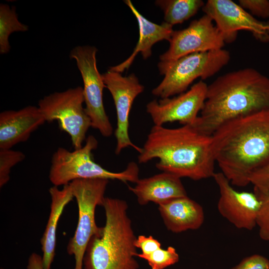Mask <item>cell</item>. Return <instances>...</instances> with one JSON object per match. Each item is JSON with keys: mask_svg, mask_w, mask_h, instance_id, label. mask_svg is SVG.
I'll use <instances>...</instances> for the list:
<instances>
[{"mask_svg": "<svg viewBox=\"0 0 269 269\" xmlns=\"http://www.w3.org/2000/svg\"><path fill=\"white\" fill-rule=\"evenodd\" d=\"M215 162L232 185L245 187L269 162V110L230 120L211 135Z\"/></svg>", "mask_w": 269, "mask_h": 269, "instance_id": "cell-1", "label": "cell"}, {"mask_svg": "<svg viewBox=\"0 0 269 269\" xmlns=\"http://www.w3.org/2000/svg\"><path fill=\"white\" fill-rule=\"evenodd\" d=\"M269 110V78L252 68L226 73L208 85L203 108L191 126L208 136L224 123Z\"/></svg>", "mask_w": 269, "mask_h": 269, "instance_id": "cell-2", "label": "cell"}, {"mask_svg": "<svg viewBox=\"0 0 269 269\" xmlns=\"http://www.w3.org/2000/svg\"><path fill=\"white\" fill-rule=\"evenodd\" d=\"M154 158L159 159L157 169L180 178L199 180L215 173L211 136L190 125L174 129L154 125L137 159L145 163Z\"/></svg>", "mask_w": 269, "mask_h": 269, "instance_id": "cell-3", "label": "cell"}, {"mask_svg": "<svg viewBox=\"0 0 269 269\" xmlns=\"http://www.w3.org/2000/svg\"><path fill=\"white\" fill-rule=\"evenodd\" d=\"M106 222L101 232L90 239L85 253L84 269H138L135 259L136 239L124 200L105 197Z\"/></svg>", "mask_w": 269, "mask_h": 269, "instance_id": "cell-4", "label": "cell"}, {"mask_svg": "<svg viewBox=\"0 0 269 269\" xmlns=\"http://www.w3.org/2000/svg\"><path fill=\"white\" fill-rule=\"evenodd\" d=\"M84 145L73 151L60 147L52 155L49 178L54 186L69 184L81 179H116L123 182L136 183L139 178V167L130 162L126 168L120 172L110 171L96 163L92 151L97 148L98 141L93 135L86 139Z\"/></svg>", "mask_w": 269, "mask_h": 269, "instance_id": "cell-5", "label": "cell"}, {"mask_svg": "<svg viewBox=\"0 0 269 269\" xmlns=\"http://www.w3.org/2000/svg\"><path fill=\"white\" fill-rule=\"evenodd\" d=\"M230 58V52L221 49L191 53L171 62L160 61L157 67L164 78L152 94L160 99L181 94L197 78L205 80L218 72Z\"/></svg>", "mask_w": 269, "mask_h": 269, "instance_id": "cell-6", "label": "cell"}, {"mask_svg": "<svg viewBox=\"0 0 269 269\" xmlns=\"http://www.w3.org/2000/svg\"><path fill=\"white\" fill-rule=\"evenodd\" d=\"M106 179H81L69 183L78 207V224L73 237L69 240L67 251L74 256V269H83V260L91 238L99 234L102 227L95 222V209L102 206L104 194L109 183Z\"/></svg>", "mask_w": 269, "mask_h": 269, "instance_id": "cell-7", "label": "cell"}, {"mask_svg": "<svg viewBox=\"0 0 269 269\" xmlns=\"http://www.w3.org/2000/svg\"><path fill=\"white\" fill-rule=\"evenodd\" d=\"M84 103L83 87L77 86L50 94L38 104L46 122L57 121L61 130L70 136L75 149L83 146L87 131L92 126Z\"/></svg>", "mask_w": 269, "mask_h": 269, "instance_id": "cell-8", "label": "cell"}, {"mask_svg": "<svg viewBox=\"0 0 269 269\" xmlns=\"http://www.w3.org/2000/svg\"><path fill=\"white\" fill-rule=\"evenodd\" d=\"M97 51L93 46H77L70 52L69 57L75 60L82 76L85 109L90 118L91 127L103 136L109 137L113 134V129L104 106L103 90L106 86L97 66Z\"/></svg>", "mask_w": 269, "mask_h": 269, "instance_id": "cell-9", "label": "cell"}, {"mask_svg": "<svg viewBox=\"0 0 269 269\" xmlns=\"http://www.w3.org/2000/svg\"><path fill=\"white\" fill-rule=\"evenodd\" d=\"M202 9L215 22L225 43L234 42L239 30L248 31L257 40L269 42V21L258 20L231 0H208Z\"/></svg>", "mask_w": 269, "mask_h": 269, "instance_id": "cell-10", "label": "cell"}, {"mask_svg": "<svg viewBox=\"0 0 269 269\" xmlns=\"http://www.w3.org/2000/svg\"><path fill=\"white\" fill-rule=\"evenodd\" d=\"M102 75L106 88L113 97L116 109L115 153L119 154L123 149L128 147L134 148L140 153L142 148L134 144L129 135V116L134 100L144 91V86L139 83L134 73L124 76L121 73L109 69Z\"/></svg>", "mask_w": 269, "mask_h": 269, "instance_id": "cell-11", "label": "cell"}, {"mask_svg": "<svg viewBox=\"0 0 269 269\" xmlns=\"http://www.w3.org/2000/svg\"><path fill=\"white\" fill-rule=\"evenodd\" d=\"M208 15L191 21L181 30H174L168 50L159 56L160 61L171 62L185 55L223 49L224 38Z\"/></svg>", "mask_w": 269, "mask_h": 269, "instance_id": "cell-12", "label": "cell"}, {"mask_svg": "<svg viewBox=\"0 0 269 269\" xmlns=\"http://www.w3.org/2000/svg\"><path fill=\"white\" fill-rule=\"evenodd\" d=\"M207 87L208 85L200 80L177 96L149 102L146 106V111L154 126H163L174 122L183 126L192 125L204 105Z\"/></svg>", "mask_w": 269, "mask_h": 269, "instance_id": "cell-13", "label": "cell"}, {"mask_svg": "<svg viewBox=\"0 0 269 269\" xmlns=\"http://www.w3.org/2000/svg\"><path fill=\"white\" fill-rule=\"evenodd\" d=\"M220 191V214L238 229L252 230L256 226L260 201L253 192L238 191L221 172L213 176Z\"/></svg>", "mask_w": 269, "mask_h": 269, "instance_id": "cell-14", "label": "cell"}, {"mask_svg": "<svg viewBox=\"0 0 269 269\" xmlns=\"http://www.w3.org/2000/svg\"><path fill=\"white\" fill-rule=\"evenodd\" d=\"M45 122L38 107L30 105L18 110L2 111L0 113V149H10L26 141Z\"/></svg>", "mask_w": 269, "mask_h": 269, "instance_id": "cell-15", "label": "cell"}, {"mask_svg": "<svg viewBox=\"0 0 269 269\" xmlns=\"http://www.w3.org/2000/svg\"><path fill=\"white\" fill-rule=\"evenodd\" d=\"M128 188L135 195L138 203L141 205L150 202L159 205L187 196L181 178L165 172L139 179L134 187L129 186Z\"/></svg>", "mask_w": 269, "mask_h": 269, "instance_id": "cell-16", "label": "cell"}, {"mask_svg": "<svg viewBox=\"0 0 269 269\" xmlns=\"http://www.w3.org/2000/svg\"><path fill=\"white\" fill-rule=\"evenodd\" d=\"M158 210L166 228L174 233L198 229L204 223L202 207L187 196L159 205Z\"/></svg>", "mask_w": 269, "mask_h": 269, "instance_id": "cell-17", "label": "cell"}, {"mask_svg": "<svg viewBox=\"0 0 269 269\" xmlns=\"http://www.w3.org/2000/svg\"><path fill=\"white\" fill-rule=\"evenodd\" d=\"M135 16L139 28V38L132 54L119 64L110 67V70L122 73L129 68L136 55L140 53L144 59L150 57L151 48L156 43L163 40L169 41L174 30L173 26L163 21L154 23L144 17L135 8L130 0H124Z\"/></svg>", "mask_w": 269, "mask_h": 269, "instance_id": "cell-18", "label": "cell"}, {"mask_svg": "<svg viewBox=\"0 0 269 269\" xmlns=\"http://www.w3.org/2000/svg\"><path fill=\"white\" fill-rule=\"evenodd\" d=\"M49 192L51 199L50 212L41 239L44 269H50L55 256L58 222L64 208L74 197L69 184L63 186L61 189L58 186H53L49 189Z\"/></svg>", "mask_w": 269, "mask_h": 269, "instance_id": "cell-19", "label": "cell"}, {"mask_svg": "<svg viewBox=\"0 0 269 269\" xmlns=\"http://www.w3.org/2000/svg\"><path fill=\"white\" fill-rule=\"evenodd\" d=\"M155 4L162 10L164 21L173 26L196 14L205 3L201 0H157Z\"/></svg>", "mask_w": 269, "mask_h": 269, "instance_id": "cell-20", "label": "cell"}, {"mask_svg": "<svg viewBox=\"0 0 269 269\" xmlns=\"http://www.w3.org/2000/svg\"><path fill=\"white\" fill-rule=\"evenodd\" d=\"M27 25L18 19L15 7L5 3L0 4V53L7 54L10 50L8 38L14 32L27 31Z\"/></svg>", "mask_w": 269, "mask_h": 269, "instance_id": "cell-21", "label": "cell"}, {"mask_svg": "<svg viewBox=\"0 0 269 269\" xmlns=\"http://www.w3.org/2000/svg\"><path fill=\"white\" fill-rule=\"evenodd\" d=\"M136 257L146 261L151 269H164L176 264L179 260L178 254L171 246L166 249L160 248L147 255L137 254Z\"/></svg>", "mask_w": 269, "mask_h": 269, "instance_id": "cell-22", "label": "cell"}, {"mask_svg": "<svg viewBox=\"0 0 269 269\" xmlns=\"http://www.w3.org/2000/svg\"><path fill=\"white\" fill-rule=\"evenodd\" d=\"M25 157L24 154L19 150L0 149V187L9 181L11 168L21 162Z\"/></svg>", "mask_w": 269, "mask_h": 269, "instance_id": "cell-23", "label": "cell"}, {"mask_svg": "<svg viewBox=\"0 0 269 269\" xmlns=\"http://www.w3.org/2000/svg\"><path fill=\"white\" fill-rule=\"evenodd\" d=\"M257 196L260 207L258 213L257 226L259 228L260 237L264 241H269V190L261 192L254 189Z\"/></svg>", "mask_w": 269, "mask_h": 269, "instance_id": "cell-24", "label": "cell"}, {"mask_svg": "<svg viewBox=\"0 0 269 269\" xmlns=\"http://www.w3.org/2000/svg\"><path fill=\"white\" fill-rule=\"evenodd\" d=\"M239 5L248 9L252 15L267 18L269 17V0H239Z\"/></svg>", "mask_w": 269, "mask_h": 269, "instance_id": "cell-25", "label": "cell"}, {"mask_svg": "<svg viewBox=\"0 0 269 269\" xmlns=\"http://www.w3.org/2000/svg\"><path fill=\"white\" fill-rule=\"evenodd\" d=\"M249 181L254 185V189L261 192L269 190V162L254 171L249 177Z\"/></svg>", "mask_w": 269, "mask_h": 269, "instance_id": "cell-26", "label": "cell"}, {"mask_svg": "<svg viewBox=\"0 0 269 269\" xmlns=\"http://www.w3.org/2000/svg\"><path fill=\"white\" fill-rule=\"evenodd\" d=\"M232 269H269V260L262 255L254 254L244 258Z\"/></svg>", "mask_w": 269, "mask_h": 269, "instance_id": "cell-27", "label": "cell"}, {"mask_svg": "<svg viewBox=\"0 0 269 269\" xmlns=\"http://www.w3.org/2000/svg\"><path fill=\"white\" fill-rule=\"evenodd\" d=\"M134 245L136 248L141 250V254L143 255L150 254L161 248L160 243L151 236H138L135 241Z\"/></svg>", "mask_w": 269, "mask_h": 269, "instance_id": "cell-28", "label": "cell"}, {"mask_svg": "<svg viewBox=\"0 0 269 269\" xmlns=\"http://www.w3.org/2000/svg\"><path fill=\"white\" fill-rule=\"evenodd\" d=\"M27 269H44L42 257L36 253H32L28 259Z\"/></svg>", "mask_w": 269, "mask_h": 269, "instance_id": "cell-29", "label": "cell"}, {"mask_svg": "<svg viewBox=\"0 0 269 269\" xmlns=\"http://www.w3.org/2000/svg\"><path fill=\"white\" fill-rule=\"evenodd\" d=\"M0 269H3V268H1Z\"/></svg>", "mask_w": 269, "mask_h": 269, "instance_id": "cell-30", "label": "cell"}]
</instances>
